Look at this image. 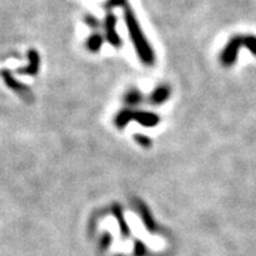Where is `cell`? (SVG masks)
Segmentation results:
<instances>
[{
    "mask_svg": "<svg viewBox=\"0 0 256 256\" xmlns=\"http://www.w3.org/2000/svg\"><path fill=\"white\" fill-rule=\"evenodd\" d=\"M126 24H127L128 32H130V36H131V40L135 44V48L138 51V56L142 58V60L146 64H152L154 60V56H153V51L149 46L148 40H145L144 34H142V29L138 26V22L136 20L135 14H132V10H127L124 14Z\"/></svg>",
    "mask_w": 256,
    "mask_h": 256,
    "instance_id": "6da1fadb",
    "label": "cell"
},
{
    "mask_svg": "<svg viewBox=\"0 0 256 256\" xmlns=\"http://www.w3.org/2000/svg\"><path fill=\"white\" fill-rule=\"evenodd\" d=\"M243 44V38L240 37H234L229 44H226L225 50L222 51V56H221V60L225 66H230L236 62V54H238V50H240V44Z\"/></svg>",
    "mask_w": 256,
    "mask_h": 256,
    "instance_id": "7a4b0ae2",
    "label": "cell"
},
{
    "mask_svg": "<svg viewBox=\"0 0 256 256\" xmlns=\"http://www.w3.org/2000/svg\"><path fill=\"white\" fill-rule=\"evenodd\" d=\"M104 30H106V38L112 46L118 48L120 44V38L116 33V18L114 14H108L104 20Z\"/></svg>",
    "mask_w": 256,
    "mask_h": 256,
    "instance_id": "3957f363",
    "label": "cell"
},
{
    "mask_svg": "<svg viewBox=\"0 0 256 256\" xmlns=\"http://www.w3.org/2000/svg\"><path fill=\"white\" fill-rule=\"evenodd\" d=\"M134 120L138 122L140 124L146 126V127H153L160 122L158 115L152 114V112H134Z\"/></svg>",
    "mask_w": 256,
    "mask_h": 256,
    "instance_id": "277c9868",
    "label": "cell"
},
{
    "mask_svg": "<svg viewBox=\"0 0 256 256\" xmlns=\"http://www.w3.org/2000/svg\"><path fill=\"white\" fill-rule=\"evenodd\" d=\"M168 94H170V90L168 86H160L152 94V102L153 104H162L168 100Z\"/></svg>",
    "mask_w": 256,
    "mask_h": 256,
    "instance_id": "5b68a950",
    "label": "cell"
},
{
    "mask_svg": "<svg viewBox=\"0 0 256 256\" xmlns=\"http://www.w3.org/2000/svg\"><path fill=\"white\" fill-rule=\"evenodd\" d=\"M29 59H30V64L28 66L26 70H22L21 72H26V74H34L38 71V64H40V58L36 51H30L29 52Z\"/></svg>",
    "mask_w": 256,
    "mask_h": 256,
    "instance_id": "8992f818",
    "label": "cell"
},
{
    "mask_svg": "<svg viewBox=\"0 0 256 256\" xmlns=\"http://www.w3.org/2000/svg\"><path fill=\"white\" fill-rule=\"evenodd\" d=\"M130 120H134V112H130V110H123L118 114V116L115 119V123L118 127H124Z\"/></svg>",
    "mask_w": 256,
    "mask_h": 256,
    "instance_id": "52a82bcc",
    "label": "cell"
},
{
    "mask_svg": "<svg viewBox=\"0 0 256 256\" xmlns=\"http://www.w3.org/2000/svg\"><path fill=\"white\" fill-rule=\"evenodd\" d=\"M102 42H104V38L100 36V34H93L88 40V48L90 51H98L101 48Z\"/></svg>",
    "mask_w": 256,
    "mask_h": 256,
    "instance_id": "ba28073f",
    "label": "cell"
},
{
    "mask_svg": "<svg viewBox=\"0 0 256 256\" xmlns=\"http://www.w3.org/2000/svg\"><path fill=\"white\" fill-rule=\"evenodd\" d=\"M142 220H144L145 225H146V228H148L149 230L154 229V225H153L154 222H153L152 217H150V214H149L146 209L142 208Z\"/></svg>",
    "mask_w": 256,
    "mask_h": 256,
    "instance_id": "9c48e42d",
    "label": "cell"
},
{
    "mask_svg": "<svg viewBox=\"0 0 256 256\" xmlns=\"http://www.w3.org/2000/svg\"><path fill=\"white\" fill-rule=\"evenodd\" d=\"M243 44L246 46L247 48H250V51H252L254 54L256 55V38L250 36V37L243 38Z\"/></svg>",
    "mask_w": 256,
    "mask_h": 256,
    "instance_id": "30bf717a",
    "label": "cell"
},
{
    "mask_svg": "<svg viewBox=\"0 0 256 256\" xmlns=\"http://www.w3.org/2000/svg\"><path fill=\"white\" fill-rule=\"evenodd\" d=\"M140 100H142V97H140V94H138V92H136V90L130 92V93L127 94V97H126V101L131 104H138V102H140Z\"/></svg>",
    "mask_w": 256,
    "mask_h": 256,
    "instance_id": "8fae6325",
    "label": "cell"
},
{
    "mask_svg": "<svg viewBox=\"0 0 256 256\" xmlns=\"http://www.w3.org/2000/svg\"><path fill=\"white\" fill-rule=\"evenodd\" d=\"M114 210H115V214H116V217H118V221H119V224H120L122 229H123V232H124L126 234H127L128 229H127V226H126V221H124V220H123V217H122L120 210H119L118 206H115Z\"/></svg>",
    "mask_w": 256,
    "mask_h": 256,
    "instance_id": "7c38bea8",
    "label": "cell"
},
{
    "mask_svg": "<svg viewBox=\"0 0 256 256\" xmlns=\"http://www.w3.org/2000/svg\"><path fill=\"white\" fill-rule=\"evenodd\" d=\"M135 138H136V140H138V144L144 145V146H149V145H150V140H149V138H146V136L138 135Z\"/></svg>",
    "mask_w": 256,
    "mask_h": 256,
    "instance_id": "4fadbf2b",
    "label": "cell"
},
{
    "mask_svg": "<svg viewBox=\"0 0 256 256\" xmlns=\"http://www.w3.org/2000/svg\"><path fill=\"white\" fill-rule=\"evenodd\" d=\"M126 0H110L108 2V4L112 6V7H120V6H123Z\"/></svg>",
    "mask_w": 256,
    "mask_h": 256,
    "instance_id": "5bb4252c",
    "label": "cell"
}]
</instances>
